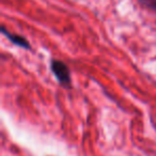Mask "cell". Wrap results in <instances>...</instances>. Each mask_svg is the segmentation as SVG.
<instances>
[{"instance_id":"3957f363","label":"cell","mask_w":156,"mask_h":156,"mask_svg":"<svg viewBox=\"0 0 156 156\" xmlns=\"http://www.w3.org/2000/svg\"><path fill=\"white\" fill-rule=\"evenodd\" d=\"M139 5L156 14V0H136Z\"/></svg>"},{"instance_id":"7a4b0ae2","label":"cell","mask_w":156,"mask_h":156,"mask_svg":"<svg viewBox=\"0 0 156 156\" xmlns=\"http://www.w3.org/2000/svg\"><path fill=\"white\" fill-rule=\"evenodd\" d=\"M1 33L11 42L13 45L18 46L20 48H24V49H31V44L30 42L28 41V39L20 34H17V33H12L11 31H9L5 26H1Z\"/></svg>"},{"instance_id":"6da1fadb","label":"cell","mask_w":156,"mask_h":156,"mask_svg":"<svg viewBox=\"0 0 156 156\" xmlns=\"http://www.w3.org/2000/svg\"><path fill=\"white\" fill-rule=\"evenodd\" d=\"M50 69L56 79L58 80L59 85L62 86L65 89H69L72 86L71 72L66 63L59 59H52L50 61Z\"/></svg>"}]
</instances>
